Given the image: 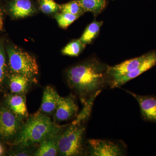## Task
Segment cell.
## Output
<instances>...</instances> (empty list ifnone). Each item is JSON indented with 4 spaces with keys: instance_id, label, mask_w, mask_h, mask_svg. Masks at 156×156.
Listing matches in <instances>:
<instances>
[{
    "instance_id": "24",
    "label": "cell",
    "mask_w": 156,
    "mask_h": 156,
    "mask_svg": "<svg viewBox=\"0 0 156 156\" xmlns=\"http://www.w3.org/2000/svg\"><path fill=\"white\" fill-rule=\"evenodd\" d=\"M3 152H4V150H3V148L2 146V145L0 144V156L3 153Z\"/></svg>"
},
{
    "instance_id": "22",
    "label": "cell",
    "mask_w": 156,
    "mask_h": 156,
    "mask_svg": "<svg viewBox=\"0 0 156 156\" xmlns=\"http://www.w3.org/2000/svg\"><path fill=\"white\" fill-rule=\"evenodd\" d=\"M7 73L5 49L2 44H0V85L3 83Z\"/></svg>"
},
{
    "instance_id": "12",
    "label": "cell",
    "mask_w": 156,
    "mask_h": 156,
    "mask_svg": "<svg viewBox=\"0 0 156 156\" xmlns=\"http://www.w3.org/2000/svg\"><path fill=\"white\" fill-rule=\"evenodd\" d=\"M10 9L12 15L16 18L28 17L35 12L30 0H13Z\"/></svg>"
},
{
    "instance_id": "8",
    "label": "cell",
    "mask_w": 156,
    "mask_h": 156,
    "mask_svg": "<svg viewBox=\"0 0 156 156\" xmlns=\"http://www.w3.org/2000/svg\"><path fill=\"white\" fill-rule=\"evenodd\" d=\"M78 111V106L75 97L73 94L65 97L60 96L54 112V121L58 122L70 119L77 115Z\"/></svg>"
},
{
    "instance_id": "14",
    "label": "cell",
    "mask_w": 156,
    "mask_h": 156,
    "mask_svg": "<svg viewBox=\"0 0 156 156\" xmlns=\"http://www.w3.org/2000/svg\"><path fill=\"white\" fill-rule=\"evenodd\" d=\"M8 102L11 110L15 114L24 118L28 116L25 95H12L8 98Z\"/></svg>"
},
{
    "instance_id": "21",
    "label": "cell",
    "mask_w": 156,
    "mask_h": 156,
    "mask_svg": "<svg viewBox=\"0 0 156 156\" xmlns=\"http://www.w3.org/2000/svg\"><path fill=\"white\" fill-rule=\"evenodd\" d=\"M40 9L45 14H54L59 11V5L54 0H40Z\"/></svg>"
},
{
    "instance_id": "6",
    "label": "cell",
    "mask_w": 156,
    "mask_h": 156,
    "mask_svg": "<svg viewBox=\"0 0 156 156\" xmlns=\"http://www.w3.org/2000/svg\"><path fill=\"white\" fill-rule=\"evenodd\" d=\"M23 117L18 115L11 109H0V135L9 138L18 133L21 128Z\"/></svg>"
},
{
    "instance_id": "11",
    "label": "cell",
    "mask_w": 156,
    "mask_h": 156,
    "mask_svg": "<svg viewBox=\"0 0 156 156\" xmlns=\"http://www.w3.org/2000/svg\"><path fill=\"white\" fill-rule=\"evenodd\" d=\"M60 96L53 87L48 86L43 93L40 111L45 115H50L55 112Z\"/></svg>"
},
{
    "instance_id": "5",
    "label": "cell",
    "mask_w": 156,
    "mask_h": 156,
    "mask_svg": "<svg viewBox=\"0 0 156 156\" xmlns=\"http://www.w3.org/2000/svg\"><path fill=\"white\" fill-rule=\"evenodd\" d=\"M125 152V146L122 143L103 139H89L87 141V152L89 156H124Z\"/></svg>"
},
{
    "instance_id": "9",
    "label": "cell",
    "mask_w": 156,
    "mask_h": 156,
    "mask_svg": "<svg viewBox=\"0 0 156 156\" xmlns=\"http://www.w3.org/2000/svg\"><path fill=\"white\" fill-rule=\"evenodd\" d=\"M148 53L136 58L126 60L113 66L109 67L110 81L119 76L134 72L147 58Z\"/></svg>"
},
{
    "instance_id": "7",
    "label": "cell",
    "mask_w": 156,
    "mask_h": 156,
    "mask_svg": "<svg viewBox=\"0 0 156 156\" xmlns=\"http://www.w3.org/2000/svg\"><path fill=\"white\" fill-rule=\"evenodd\" d=\"M156 65V50H154L148 53L147 58L136 70L134 72L123 75L112 79L110 81L109 86L112 89L122 87L127 82L136 78L154 67Z\"/></svg>"
},
{
    "instance_id": "3",
    "label": "cell",
    "mask_w": 156,
    "mask_h": 156,
    "mask_svg": "<svg viewBox=\"0 0 156 156\" xmlns=\"http://www.w3.org/2000/svg\"><path fill=\"white\" fill-rule=\"evenodd\" d=\"M86 121L75 119L57 136L58 154L63 156H81L84 151V134Z\"/></svg>"
},
{
    "instance_id": "20",
    "label": "cell",
    "mask_w": 156,
    "mask_h": 156,
    "mask_svg": "<svg viewBox=\"0 0 156 156\" xmlns=\"http://www.w3.org/2000/svg\"><path fill=\"white\" fill-rule=\"evenodd\" d=\"M80 17L78 15L69 13L60 12L55 14L56 19L58 26L62 28L66 29Z\"/></svg>"
},
{
    "instance_id": "19",
    "label": "cell",
    "mask_w": 156,
    "mask_h": 156,
    "mask_svg": "<svg viewBox=\"0 0 156 156\" xmlns=\"http://www.w3.org/2000/svg\"><path fill=\"white\" fill-rule=\"evenodd\" d=\"M59 11L60 12L69 13L80 17L86 12L77 0L59 5Z\"/></svg>"
},
{
    "instance_id": "10",
    "label": "cell",
    "mask_w": 156,
    "mask_h": 156,
    "mask_svg": "<svg viewBox=\"0 0 156 156\" xmlns=\"http://www.w3.org/2000/svg\"><path fill=\"white\" fill-rule=\"evenodd\" d=\"M138 102L140 112L144 119L156 122V97L144 96L127 91Z\"/></svg>"
},
{
    "instance_id": "18",
    "label": "cell",
    "mask_w": 156,
    "mask_h": 156,
    "mask_svg": "<svg viewBox=\"0 0 156 156\" xmlns=\"http://www.w3.org/2000/svg\"><path fill=\"white\" fill-rule=\"evenodd\" d=\"M86 46L80 39L74 40L65 47L62 50V53L66 56H78L83 50Z\"/></svg>"
},
{
    "instance_id": "13",
    "label": "cell",
    "mask_w": 156,
    "mask_h": 156,
    "mask_svg": "<svg viewBox=\"0 0 156 156\" xmlns=\"http://www.w3.org/2000/svg\"><path fill=\"white\" fill-rule=\"evenodd\" d=\"M31 80L22 75L13 73L9 80V87L11 92L18 95H25L28 90Z\"/></svg>"
},
{
    "instance_id": "23",
    "label": "cell",
    "mask_w": 156,
    "mask_h": 156,
    "mask_svg": "<svg viewBox=\"0 0 156 156\" xmlns=\"http://www.w3.org/2000/svg\"><path fill=\"white\" fill-rule=\"evenodd\" d=\"M3 27V13L2 9L0 7V31L2 30Z\"/></svg>"
},
{
    "instance_id": "15",
    "label": "cell",
    "mask_w": 156,
    "mask_h": 156,
    "mask_svg": "<svg viewBox=\"0 0 156 156\" xmlns=\"http://www.w3.org/2000/svg\"><path fill=\"white\" fill-rule=\"evenodd\" d=\"M57 136L46 140L40 143L38 148L34 154L35 156H55L58 154Z\"/></svg>"
},
{
    "instance_id": "16",
    "label": "cell",
    "mask_w": 156,
    "mask_h": 156,
    "mask_svg": "<svg viewBox=\"0 0 156 156\" xmlns=\"http://www.w3.org/2000/svg\"><path fill=\"white\" fill-rule=\"evenodd\" d=\"M85 12H91L95 16L100 14L106 5L105 0H77Z\"/></svg>"
},
{
    "instance_id": "1",
    "label": "cell",
    "mask_w": 156,
    "mask_h": 156,
    "mask_svg": "<svg viewBox=\"0 0 156 156\" xmlns=\"http://www.w3.org/2000/svg\"><path fill=\"white\" fill-rule=\"evenodd\" d=\"M109 67L98 59L92 58L67 70L68 84L79 95L83 104L109 86Z\"/></svg>"
},
{
    "instance_id": "2",
    "label": "cell",
    "mask_w": 156,
    "mask_h": 156,
    "mask_svg": "<svg viewBox=\"0 0 156 156\" xmlns=\"http://www.w3.org/2000/svg\"><path fill=\"white\" fill-rule=\"evenodd\" d=\"M68 125L61 126L41 112L29 117L23 124L15 144L27 148L61 134Z\"/></svg>"
},
{
    "instance_id": "17",
    "label": "cell",
    "mask_w": 156,
    "mask_h": 156,
    "mask_svg": "<svg viewBox=\"0 0 156 156\" xmlns=\"http://www.w3.org/2000/svg\"><path fill=\"white\" fill-rule=\"evenodd\" d=\"M102 21H93L87 27L80 40L85 45L90 44L96 37L102 26Z\"/></svg>"
},
{
    "instance_id": "4",
    "label": "cell",
    "mask_w": 156,
    "mask_h": 156,
    "mask_svg": "<svg viewBox=\"0 0 156 156\" xmlns=\"http://www.w3.org/2000/svg\"><path fill=\"white\" fill-rule=\"evenodd\" d=\"M9 67L13 73L25 76L35 81L38 74L39 67L34 56L16 47H10L7 49Z\"/></svg>"
}]
</instances>
